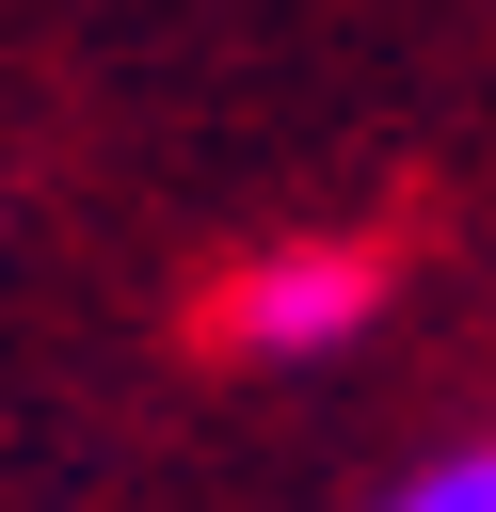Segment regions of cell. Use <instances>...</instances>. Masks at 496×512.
Here are the masks:
<instances>
[{"mask_svg":"<svg viewBox=\"0 0 496 512\" xmlns=\"http://www.w3.org/2000/svg\"><path fill=\"white\" fill-rule=\"evenodd\" d=\"M368 304H384V272H368L352 240H320V256H256L224 320H240V352H336Z\"/></svg>","mask_w":496,"mask_h":512,"instance_id":"1","label":"cell"},{"mask_svg":"<svg viewBox=\"0 0 496 512\" xmlns=\"http://www.w3.org/2000/svg\"><path fill=\"white\" fill-rule=\"evenodd\" d=\"M384 512H496V448H448V464H416Z\"/></svg>","mask_w":496,"mask_h":512,"instance_id":"2","label":"cell"}]
</instances>
